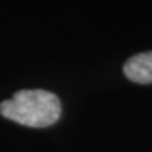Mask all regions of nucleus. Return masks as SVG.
Wrapping results in <instances>:
<instances>
[{"label": "nucleus", "instance_id": "2", "mask_svg": "<svg viewBox=\"0 0 152 152\" xmlns=\"http://www.w3.org/2000/svg\"><path fill=\"white\" fill-rule=\"evenodd\" d=\"M126 78L138 84H152V51L138 53L123 67Z\"/></svg>", "mask_w": 152, "mask_h": 152}, {"label": "nucleus", "instance_id": "1", "mask_svg": "<svg viewBox=\"0 0 152 152\" xmlns=\"http://www.w3.org/2000/svg\"><path fill=\"white\" fill-rule=\"evenodd\" d=\"M61 101L48 90H20L12 98L0 102V113L5 118L28 127L53 126L61 116Z\"/></svg>", "mask_w": 152, "mask_h": 152}]
</instances>
